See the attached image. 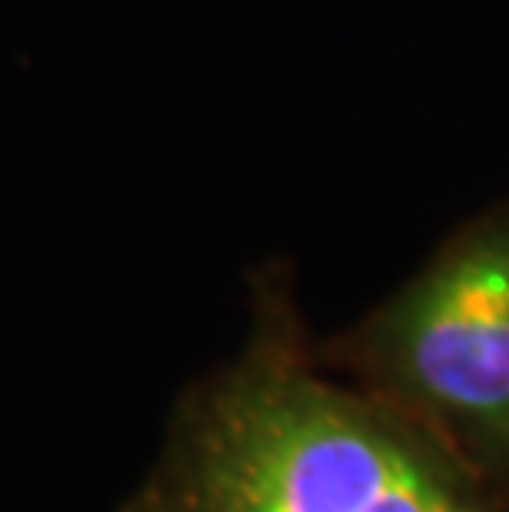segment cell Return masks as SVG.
Wrapping results in <instances>:
<instances>
[{
	"mask_svg": "<svg viewBox=\"0 0 509 512\" xmlns=\"http://www.w3.org/2000/svg\"><path fill=\"white\" fill-rule=\"evenodd\" d=\"M318 354L440 433L509 503V209L460 228Z\"/></svg>",
	"mask_w": 509,
	"mask_h": 512,
	"instance_id": "7a4b0ae2",
	"label": "cell"
},
{
	"mask_svg": "<svg viewBox=\"0 0 509 512\" xmlns=\"http://www.w3.org/2000/svg\"><path fill=\"white\" fill-rule=\"evenodd\" d=\"M119 512H509L397 403L344 384L278 281L255 291L242 351L196 380L156 466Z\"/></svg>",
	"mask_w": 509,
	"mask_h": 512,
	"instance_id": "6da1fadb",
	"label": "cell"
}]
</instances>
